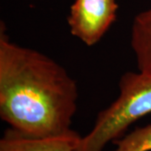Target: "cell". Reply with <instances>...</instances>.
I'll return each mask as SVG.
<instances>
[{
	"label": "cell",
	"mask_w": 151,
	"mask_h": 151,
	"mask_svg": "<svg viewBox=\"0 0 151 151\" xmlns=\"http://www.w3.org/2000/svg\"><path fill=\"white\" fill-rule=\"evenodd\" d=\"M78 87L65 69L0 33V117L12 129L32 137L70 129Z\"/></svg>",
	"instance_id": "6da1fadb"
},
{
	"label": "cell",
	"mask_w": 151,
	"mask_h": 151,
	"mask_svg": "<svg viewBox=\"0 0 151 151\" xmlns=\"http://www.w3.org/2000/svg\"><path fill=\"white\" fill-rule=\"evenodd\" d=\"M119 86V97L97 114L92 129L81 137L77 151H102L130 124L151 113V73L126 72Z\"/></svg>",
	"instance_id": "7a4b0ae2"
},
{
	"label": "cell",
	"mask_w": 151,
	"mask_h": 151,
	"mask_svg": "<svg viewBox=\"0 0 151 151\" xmlns=\"http://www.w3.org/2000/svg\"><path fill=\"white\" fill-rule=\"evenodd\" d=\"M116 0H75L67 18L72 35L88 46L97 44L117 17Z\"/></svg>",
	"instance_id": "3957f363"
},
{
	"label": "cell",
	"mask_w": 151,
	"mask_h": 151,
	"mask_svg": "<svg viewBox=\"0 0 151 151\" xmlns=\"http://www.w3.org/2000/svg\"><path fill=\"white\" fill-rule=\"evenodd\" d=\"M81 139L72 129L60 134L32 137L10 128L0 140V151H77Z\"/></svg>",
	"instance_id": "277c9868"
},
{
	"label": "cell",
	"mask_w": 151,
	"mask_h": 151,
	"mask_svg": "<svg viewBox=\"0 0 151 151\" xmlns=\"http://www.w3.org/2000/svg\"><path fill=\"white\" fill-rule=\"evenodd\" d=\"M130 44L139 71L151 73V9L135 16Z\"/></svg>",
	"instance_id": "5b68a950"
},
{
	"label": "cell",
	"mask_w": 151,
	"mask_h": 151,
	"mask_svg": "<svg viewBox=\"0 0 151 151\" xmlns=\"http://www.w3.org/2000/svg\"><path fill=\"white\" fill-rule=\"evenodd\" d=\"M113 142L117 145L113 151H150L151 124L137 128L124 138Z\"/></svg>",
	"instance_id": "8992f818"
}]
</instances>
